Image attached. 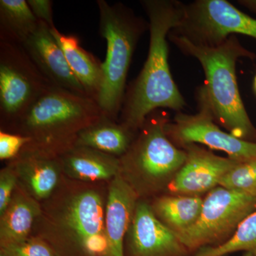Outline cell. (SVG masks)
Returning a JSON list of instances; mask_svg holds the SVG:
<instances>
[{
    "label": "cell",
    "instance_id": "cell-1",
    "mask_svg": "<svg viewBox=\"0 0 256 256\" xmlns=\"http://www.w3.org/2000/svg\"><path fill=\"white\" fill-rule=\"evenodd\" d=\"M94 184L64 176L54 193L42 202L32 236L46 242L56 256H108V192Z\"/></svg>",
    "mask_w": 256,
    "mask_h": 256
},
{
    "label": "cell",
    "instance_id": "cell-2",
    "mask_svg": "<svg viewBox=\"0 0 256 256\" xmlns=\"http://www.w3.org/2000/svg\"><path fill=\"white\" fill-rule=\"evenodd\" d=\"M141 3L149 18V52L142 70L126 92L120 114V122L134 133L154 110L169 108L180 112L186 106L170 72L166 41L182 18L184 4L171 0Z\"/></svg>",
    "mask_w": 256,
    "mask_h": 256
},
{
    "label": "cell",
    "instance_id": "cell-3",
    "mask_svg": "<svg viewBox=\"0 0 256 256\" xmlns=\"http://www.w3.org/2000/svg\"><path fill=\"white\" fill-rule=\"evenodd\" d=\"M169 36L183 53L201 64L206 82L200 90L206 98L216 122L234 137L256 142V128L240 97L236 72L239 58L254 60L255 54L242 46L235 35L214 46L196 44L171 33Z\"/></svg>",
    "mask_w": 256,
    "mask_h": 256
},
{
    "label": "cell",
    "instance_id": "cell-4",
    "mask_svg": "<svg viewBox=\"0 0 256 256\" xmlns=\"http://www.w3.org/2000/svg\"><path fill=\"white\" fill-rule=\"evenodd\" d=\"M102 114L92 98L52 86L8 132L30 138L24 148L60 156L74 148L80 131Z\"/></svg>",
    "mask_w": 256,
    "mask_h": 256
},
{
    "label": "cell",
    "instance_id": "cell-5",
    "mask_svg": "<svg viewBox=\"0 0 256 256\" xmlns=\"http://www.w3.org/2000/svg\"><path fill=\"white\" fill-rule=\"evenodd\" d=\"M170 120L161 109L152 112L120 158L119 174L140 200L166 192L186 160L184 150L175 146L165 132Z\"/></svg>",
    "mask_w": 256,
    "mask_h": 256
},
{
    "label": "cell",
    "instance_id": "cell-6",
    "mask_svg": "<svg viewBox=\"0 0 256 256\" xmlns=\"http://www.w3.org/2000/svg\"><path fill=\"white\" fill-rule=\"evenodd\" d=\"M97 5L99 32L107 44L102 62L104 80L97 102L104 116L118 120L133 54L149 24L122 3L110 4L105 0H98Z\"/></svg>",
    "mask_w": 256,
    "mask_h": 256
},
{
    "label": "cell",
    "instance_id": "cell-7",
    "mask_svg": "<svg viewBox=\"0 0 256 256\" xmlns=\"http://www.w3.org/2000/svg\"><path fill=\"white\" fill-rule=\"evenodd\" d=\"M52 86L22 44L0 41V122L8 132Z\"/></svg>",
    "mask_w": 256,
    "mask_h": 256
},
{
    "label": "cell",
    "instance_id": "cell-8",
    "mask_svg": "<svg viewBox=\"0 0 256 256\" xmlns=\"http://www.w3.org/2000/svg\"><path fill=\"white\" fill-rule=\"evenodd\" d=\"M256 210V197L217 186L204 198L198 220L178 236L192 254L227 242L248 216Z\"/></svg>",
    "mask_w": 256,
    "mask_h": 256
},
{
    "label": "cell",
    "instance_id": "cell-9",
    "mask_svg": "<svg viewBox=\"0 0 256 256\" xmlns=\"http://www.w3.org/2000/svg\"><path fill=\"white\" fill-rule=\"evenodd\" d=\"M170 33L196 44L214 46L236 34L256 40V18L226 0H198L184 4L180 24Z\"/></svg>",
    "mask_w": 256,
    "mask_h": 256
},
{
    "label": "cell",
    "instance_id": "cell-10",
    "mask_svg": "<svg viewBox=\"0 0 256 256\" xmlns=\"http://www.w3.org/2000/svg\"><path fill=\"white\" fill-rule=\"evenodd\" d=\"M198 112L188 114L180 112L165 126V132L180 148L190 144H200L214 150L226 153L239 162L256 159V142L244 140L222 130L216 122L203 92H198Z\"/></svg>",
    "mask_w": 256,
    "mask_h": 256
},
{
    "label": "cell",
    "instance_id": "cell-11",
    "mask_svg": "<svg viewBox=\"0 0 256 256\" xmlns=\"http://www.w3.org/2000/svg\"><path fill=\"white\" fill-rule=\"evenodd\" d=\"M124 256H190L192 252L154 214L150 202L139 200L124 239Z\"/></svg>",
    "mask_w": 256,
    "mask_h": 256
},
{
    "label": "cell",
    "instance_id": "cell-12",
    "mask_svg": "<svg viewBox=\"0 0 256 256\" xmlns=\"http://www.w3.org/2000/svg\"><path fill=\"white\" fill-rule=\"evenodd\" d=\"M186 160L166 190L172 194L202 196L220 186L222 178L239 161L216 156L197 144L182 146Z\"/></svg>",
    "mask_w": 256,
    "mask_h": 256
},
{
    "label": "cell",
    "instance_id": "cell-13",
    "mask_svg": "<svg viewBox=\"0 0 256 256\" xmlns=\"http://www.w3.org/2000/svg\"><path fill=\"white\" fill-rule=\"evenodd\" d=\"M22 46L37 68L53 86L89 97L69 67L63 50L46 23L40 22L38 28Z\"/></svg>",
    "mask_w": 256,
    "mask_h": 256
},
{
    "label": "cell",
    "instance_id": "cell-14",
    "mask_svg": "<svg viewBox=\"0 0 256 256\" xmlns=\"http://www.w3.org/2000/svg\"><path fill=\"white\" fill-rule=\"evenodd\" d=\"M18 184L36 201H46L60 186L64 175L60 156L24 148L10 161Z\"/></svg>",
    "mask_w": 256,
    "mask_h": 256
},
{
    "label": "cell",
    "instance_id": "cell-15",
    "mask_svg": "<svg viewBox=\"0 0 256 256\" xmlns=\"http://www.w3.org/2000/svg\"><path fill=\"white\" fill-rule=\"evenodd\" d=\"M139 200L120 174L109 182L105 214L108 256H124V239Z\"/></svg>",
    "mask_w": 256,
    "mask_h": 256
},
{
    "label": "cell",
    "instance_id": "cell-16",
    "mask_svg": "<svg viewBox=\"0 0 256 256\" xmlns=\"http://www.w3.org/2000/svg\"><path fill=\"white\" fill-rule=\"evenodd\" d=\"M60 158L64 176L74 181L110 182L120 172V158L86 146H74Z\"/></svg>",
    "mask_w": 256,
    "mask_h": 256
},
{
    "label": "cell",
    "instance_id": "cell-17",
    "mask_svg": "<svg viewBox=\"0 0 256 256\" xmlns=\"http://www.w3.org/2000/svg\"><path fill=\"white\" fill-rule=\"evenodd\" d=\"M41 212V203L18 184L9 204L0 215V247L9 246L30 238Z\"/></svg>",
    "mask_w": 256,
    "mask_h": 256
},
{
    "label": "cell",
    "instance_id": "cell-18",
    "mask_svg": "<svg viewBox=\"0 0 256 256\" xmlns=\"http://www.w3.org/2000/svg\"><path fill=\"white\" fill-rule=\"evenodd\" d=\"M50 32L87 95L97 101L104 80L102 63L80 46L76 36L64 34L56 26L50 28Z\"/></svg>",
    "mask_w": 256,
    "mask_h": 256
},
{
    "label": "cell",
    "instance_id": "cell-19",
    "mask_svg": "<svg viewBox=\"0 0 256 256\" xmlns=\"http://www.w3.org/2000/svg\"><path fill=\"white\" fill-rule=\"evenodd\" d=\"M136 134L118 120L102 114L79 132L74 146H86L120 158L128 150Z\"/></svg>",
    "mask_w": 256,
    "mask_h": 256
},
{
    "label": "cell",
    "instance_id": "cell-20",
    "mask_svg": "<svg viewBox=\"0 0 256 256\" xmlns=\"http://www.w3.org/2000/svg\"><path fill=\"white\" fill-rule=\"evenodd\" d=\"M203 200L198 196L166 194L156 196L150 202L158 220L178 237L198 220Z\"/></svg>",
    "mask_w": 256,
    "mask_h": 256
},
{
    "label": "cell",
    "instance_id": "cell-21",
    "mask_svg": "<svg viewBox=\"0 0 256 256\" xmlns=\"http://www.w3.org/2000/svg\"><path fill=\"white\" fill-rule=\"evenodd\" d=\"M38 23L26 0H0V41L23 44Z\"/></svg>",
    "mask_w": 256,
    "mask_h": 256
},
{
    "label": "cell",
    "instance_id": "cell-22",
    "mask_svg": "<svg viewBox=\"0 0 256 256\" xmlns=\"http://www.w3.org/2000/svg\"><path fill=\"white\" fill-rule=\"evenodd\" d=\"M239 252L256 256V210L242 220L227 242L218 246L203 248L193 256H227Z\"/></svg>",
    "mask_w": 256,
    "mask_h": 256
},
{
    "label": "cell",
    "instance_id": "cell-23",
    "mask_svg": "<svg viewBox=\"0 0 256 256\" xmlns=\"http://www.w3.org/2000/svg\"><path fill=\"white\" fill-rule=\"evenodd\" d=\"M220 186L256 197V159L239 162L222 178Z\"/></svg>",
    "mask_w": 256,
    "mask_h": 256
},
{
    "label": "cell",
    "instance_id": "cell-24",
    "mask_svg": "<svg viewBox=\"0 0 256 256\" xmlns=\"http://www.w3.org/2000/svg\"><path fill=\"white\" fill-rule=\"evenodd\" d=\"M0 248L10 256H56L46 242L33 236L22 242Z\"/></svg>",
    "mask_w": 256,
    "mask_h": 256
},
{
    "label": "cell",
    "instance_id": "cell-25",
    "mask_svg": "<svg viewBox=\"0 0 256 256\" xmlns=\"http://www.w3.org/2000/svg\"><path fill=\"white\" fill-rule=\"evenodd\" d=\"M30 142V138L26 136L0 131V160H14Z\"/></svg>",
    "mask_w": 256,
    "mask_h": 256
},
{
    "label": "cell",
    "instance_id": "cell-26",
    "mask_svg": "<svg viewBox=\"0 0 256 256\" xmlns=\"http://www.w3.org/2000/svg\"><path fill=\"white\" fill-rule=\"evenodd\" d=\"M18 185V175L11 164L0 172V215L6 210Z\"/></svg>",
    "mask_w": 256,
    "mask_h": 256
},
{
    "label": "cell",
    "instance_id": "cell-27",
    "mask_svg": "<svg viewBox=\"0 0 256 256\" xmlns=\"http://www.w3.org/2000/svg\"><path fill=\"white\" fill-rule=\"evenodd\" d=\"M28 2L38 21L46 23L50 28H54L52 10L53 2L50 0H28Z\"/></svg>",
    "mask_w": 256,
    "mask_h": 256
},
{
    "label": "cell",
    "instance_id": "cell-28",
    "mask_svg": "<svg viewBox=\"0 0 256 256\" xmlns=\"http://www.w3.org/2000/svg\"><path fill=\"white\" fill-rule=\"evenodd\" d=\"M238 2L256 14V0H242L239 1Z\"/></svg>",
    "mask_w": 256,
    "mask_h": 256
},
{
    "label": "cell",
    "instance_id": "cell-29",
    "mask_svg": "<svg viewBox=\"0 0 256 256\" xmlns=\"http://www.w3.org/2000/svg\"><path fill=\"white\" fill-rule=\"evenodd\" d=\"M0 256H10L4 249L0 248Z\"/></svg>",
    "mask_w": 256,
    "mask_h": 256
},
{
    "label": "cell",
    "instance_id": "cell-30",
    "mask_svg": "<svg viewBox=\"0 0 256 256\" xmlns=\"http://www.w3.org/2000/svg\"><path fill=\"white\" fill-rule=\"evenodd\" d=\"M254 92H255L256 94V74L255 77H254Z\"/></svg>",
    "mask_w": 256,
    "mask_h": 256
},
{
    "label": "cell",
    "instance_id": "cell-31",
    "mask_svg": "<svg viewBox=\"0 0 256 256\" xmlns=\"http://www.w3.org/2000/svg\"><path fill=\"white\" fill-rule=\"evenodd\" d=\"M255 256L254 255V254H252V252H244V256Z\"/></svg>",
    "mask_w": 256,
    "mask_h": 256
}]
</instances>
